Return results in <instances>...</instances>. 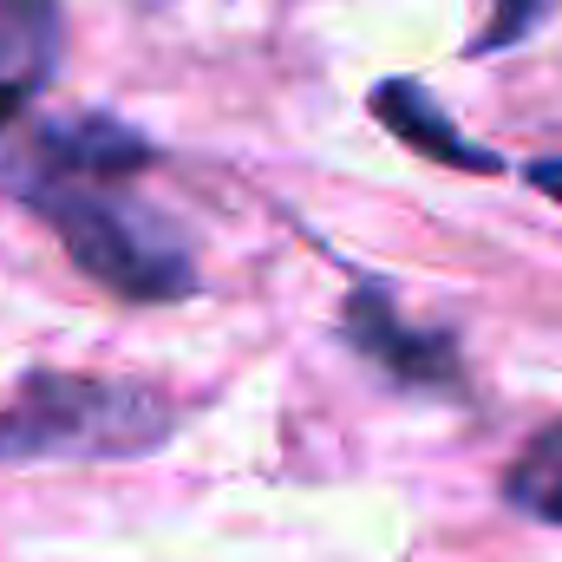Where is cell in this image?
Listing matches in <instances>:
<instances>
[{
  "instance_id": "cell-1",
  "label": "cell",
  "mask_w": 562,
  "mask_h": 562,
  "mask_svg": "<svg viewBox=\"0 0 562 562\" xmlns=\"http://www.w3.org/2000/svg\"><path fill=\"white\" fill-rule=\"evenodd\" d=\"M157 150L112 112L33 119L0 157V190L53 229L66 262L119 301H190L196 256L183 236L132 196V177Z\"/></svg>"
},
{
  "instance_id": "cell-2",
  "label": "cell",
  "mask_w": 562,
  "mask_h": 562,
  "mask_svg": "<svg viewBox=\"0 0 562 562\" xmlns=\"http://www.w3.org/2000/svg\"><path fill=\"white\" fill-rule=\"evenodd\" d=\"M183 400L150 380L33 367L0 406V464H112L164 451L183 425Z\"/></svg>"
},
{
  "instance_id": "cell-3",
  "label": "cell",
  "mask_w": 562,
  "mask_h": 562,
  "mask_svg": "<svg viewBox=\"0 0 562 562\" xmlns=\"http://www.w3.org/2000/svg\"><path fill=\"white\" fill-rule=\"evenodd\" d=\"M340 340L380 367L386 380L400 386H419V393H464V360H458V340L445 327H419L400 314L393 288L373 276L347 281V301H340Z\"/></svg>"
},
{
  "instance_id": "cell-4",
  "label": "cell",
  "mask_w": 562,
  "mask_h": 562,
  "mask_svg": "<svg viewBox=\"0 0 562 562\" xmlns=\"http://www.w3.org/2000/svg\"><path fill=\"white\" fill-rule=\"evenodd\" d=\"M59 53H66L59 0H0V132L20 125V112L53 86Z\"/></svg>"
},
{
  "instance_id": "cell-5",
  "label": "cell",
  "mask_w": 562,
  "mask_h": 562,
  "mask_svg": "<svg viewBox=\"0 0 562 562\" xmlns=\"http://www.w3.org/2000/svg\"><path fill=\"white\" fill-rule=\"evenodd\" d=\"M367 105H373V119L406 144V150H419V157L445 164V170H471V177H497V170H504V157L464 138V132L451 125V112L425 92L419 79H386V86H373Z\"/></svg>"
},
{
  "instance_id": "cell-6",
  "label": "cell",
  "mask_w": 562,
  "mask_h": 562,
  "mask_svg": "<svg viewBox=\"0 0 562 562\" xmlns=\"http://www.w3.org/2000/svg\"><path fill=\"white\" fill-rule=\"evenodd\" d=\"M504 504L530 524L562 530V419H550L504 464Z\"/></svg>"
},
{
  "instance_id": "cell-7",
  "label": "cell",
  "mask_w": 562,
  "mask_h": 562,
  "mask_svg": "<svg viewBox=\"0 0 562 562\" xmlns=\"http://www.w3.org/2000/svg\"><path fill=\"white\" fill-rule=\"evenodd\" d=\"M557 13V0H491V20H484V33L471 40V53H497V46H517V40H530L543 20Z\"/></svg>"
},
{
  "instance_id": "cell-8",
  "label": "cell",
  "mask_w": 562,
  "mask_h": 562,
  "mask_svg": "<svg viewBox=\"0 0 562 562\" xmlns=\"http://www.w3.org/2000/svg\"><path fill=\"white\" fill-rule=\"evenodd\" d=\"M524 177H530V190H543L550 203H562V157H537Z\"/></svg>"
}]
</instances>
